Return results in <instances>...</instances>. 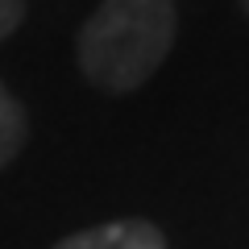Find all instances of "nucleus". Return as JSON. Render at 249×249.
Wrapping results in <instances>:
<instances>
[{
	"label": "nucleus",
	"instance_id": "f257e3e1",
	"mask_svg": "<svg viewBox=\"0 0 249 249\" xmlns=\"http://www.w3.org/2000/svg\"><path fill=\"white\" fill-rule=\"evenodd\" d=\"M175 42V0H100L79 34V67L104 91H133Z\"/></svg>",
	"mask_w": 249,
	"mask_h": 249
},
{
	"label": "nucleus",
	"instance_id": "7ed1b4c3",
	"mask_svg": "<svg viewBox=\"0 0 249 249\" xmlns=\"http://www.w3.org/2000/svg\"><path fill=\"white\" fill-rule=\"evenodd\" d=\"M21 145H25V112L17 96L0 83V170L21 154Z\"/></svg>",
	"mask_w": 249,
	"mask_h": 249
},
{
	"label": "nucleus",
	"instance_id": "f03ea898",
	"mask_svg": "<svg viewBox=\"0 0 249 249\" xmlns=\"http://www.w3.org/2000/svg\"><path fill=\"white\" fill-rule=\"evenodd\" d=\"M54 249H166V241L145 220H112V224L83 229L75 237H62Z\"/></svg>",
	"mask_w": 249,
	"mask_h": 249
},
{
	"label": "nucleus",
	"instance_id": "20e7f679",
	"mask_svg": "<svg viewBox=\"0 0 249 249\" xmlns=\"http://www.w3.org/2000/svg\"><path fill=\"white\" fill-rule=\"evenodd\" d=\"M25 17V0H0V42L13 34Z\"/></svg>",
	"mask_w": 249,
	"mask_h": 249
},
{
	"label": "nucleus",
	"instance_id": "39448f33",
	"mask_svg": "<svg viewBox=\"0 0 249 249\" xmlns=\"http://www.w3.org/2000/svg\"><path fill=\"white\" fill-rule=\"evenodd\" d=\"M241 4H245V9H249V0H241Z\"/></svg>",
	"mask_w": 249,
	"mask_h": 249
}]
</instances>
